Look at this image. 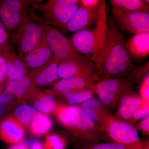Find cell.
<instances>
[{"instance_id":"6da1fadb","label":"cell","mask_w":149,"mask_h":149,"mask_svg":"<svg viewBox=\"0 0 149 149\" xmlns=\"http://www.w3.org/2000/svg\"><path fill=\"white\" fill-rule=\"evenodd\" d=\"M108 31L100 49L93 59L99 78H120L133 69L125 47V39L113 18H108Z\"/></svg>"},{"instance_id":"7a4b0ae2","label":"cell","mask_w":149,"mask_h":149,"mask_svg":"<svg viewBox=\"0 0 149 149\" xmlns=\"http://www.w3.org/2000/svg\"><path fill=\"white\" fill-rule=\"evenodd\" d=\"M108 31L105 1L102 0L95 27L74 32L68 39L77 52L83 55L91 56L93 59L101 47Z\"/></svg>"},{"instance_id":"3957f363","label":"cell","mask_w":149,"mask_h":149,"mask_svg":"<svg viewBox=\"0 0 149 149\" xmlns=\"http://www.w3.org/2000/svg\"><path fill=\"white\" fill-rule=\"evenodd\" d=\"M34 1L35 15L31 18L63 32L67 22L80 6L79 0H49L37 3Z\"/></svg>"},{"instance_id":"277c9868","label":"cell","mask_w":149,"mask_h":149,"mask_svg":"<svg viewBox=\"0 0 149 149\" xmlns=\"http://www.w3.org/2000/svg\"><path fill=\"white\" fill-rule=\"evenodd\" d=\"M68 112L72 124L69 132L76 141L95 143L108 139L107 133L96 125L78 105L69 106Z\"/></svg>"},{"instance_id":"5b68a950","label":"cell","mask_w":149,"mask_h":149,"mask_svg":"<svg viewBox=\"0 0 149 149\" xmlns=\"http://www.w3.org/2000/svg\"><path fill=\"white\" fill-rule=\"evenodd\" d=\"M135 83L127 77L102 78L96 84L99 100L109 110L116 108L120 98L133 90Z\"/></svg>"},{"instance_id":"8992f818","label":"cell","mask_w":149,"mask_h":149,"mask_svg":"<svg viewBox=\"0 0 149 149\" xmlns=\"http://www.w3.org/2000/svg\"><path fill=\"white\" fill-rule=\"evenodd\" d=\"M45 24L27 16L14 35L19 58L24 57L40 43L45 37Z\"/></svg>"},{"instance_id":"52a82bcc","label":"cell","mask_w":149,"mask_h":149,"mask_svg":"<svg viewBox=\"0 0 149 149\" xmlns=\"http://www.w3.org/2000/svg\"><path fill=\"white\" fill-rule=\"evenodd\" d=\"M58 74L61 79L80 77L96 83L99 80L95 63L90 56L81 55L74 59L61 62Z\"/></svg>"},{"instance_id":"ba28073f","label":"cell","mask_w":149,"mask_h":149,"mask_svg":"<svg viewBox=\"0 0 149 149\" xmlns=\"http://www.w3.org/2000/svg\"><path fill=\"white\" fill-rule=\"evenodd\" d=\"M106 133L112 142L122 145L126 149H143L138 131L130 123L114 117L107 125Z\"/></svg>"},{"instance_id":"9c48e42d","label":"cell","mask_w":149,"mask_h":149,"mask_svg":"<svg viewBox=\"0 0 149 149\" xmlns=\"http://www.w3.org/2000/svg\"><path fill=\"white\" fill-rule=\"evenodd\" d=\"M34 1H0V21L8 32H14L21 27L28 15L27 10Z\"/></svg>"},{"instance_id":"30bf717a","label":"cell","mask_w":149,"mask_h":149,"mask_svg":"<svg viewBox=\"0 0 149 149\" xmlns=\"http://www.w3.org/2000/svg\"><path fill=\"white\" fill-rule=\"evenodd\" d=\"M45 27L46 42L60 62L74 59L82 55L74 50L69 39L62 32L47 24H45Z\"/></svg>"},{"instance_id":"8fae6325","label":"cell","mask_w":149,"mask_h":149,"mask_svg":"<svg viewBox=\"0 0 149 149\" xmlns=\"http://www.w3.org/2000/svg\"><path fill=\"white\" fill-rule=\"evenodd\" d=\"M111 13L120 29L134 35L149 33V13L111 10Z\"/></svg>"},{"instance_id":"7c38bea8","label":"cell","mask_w":149,"mask_h":149,"mask_svg":"<svg viewBox=\"0 0 149 149\" xmlns=\"http://www.w3.org/2000/svg\"><path fill=\"white\" fill-rule=\"evenodd\" d=\"M40 90L33 83L31 70L18 79L8 82L4 92L11 95L14 99L25 100L32 99Z\"/></svg>"},{"instance_id":"4fadbf2b","label":"cell","mask_w":149,"mask_h":149,"mask_svg":"<svg viewBox=\"0 0 149 149\" xmlns=\"http://www.w3.org/2000/svg\"><path fill=\"white\" fill-rule=\"evenodd\" d=\"M78 105L103 131L114 117L99 99L93 97Z\"/></svg>"},{"instance_id":"5bb4252c","label":"cell","mask_w":149,"mask_h":149,"mask_svg":"<svg viewBox=\"0 0 149 149\" xmlns=\"http://www.w3.org/2000/svg\"><path fill=\"white\" fill-rule=\"evenodd\" d=\"M24 135V126L13 115L6 116L0 121V139L5 143H19Z\"/></svg>"},{"instance_id":"9a60e30c","label":"cell","mask_w":149,"mask_h":149,"mask_svg":"<svg viewBox=\"0 0 149 149\" xmlns=\"http://www.w3.org/2000/svg\"><path fill=\"white\" fill-rule=\"evenodd\" d=\"M98 10H88L79 6L67 22L63 33H74L87 29L95 22Z\"/></svg>"},{"instance_id":"2e32d148","label":"cell","mask_w":149,"mask_h":149,"mask_svg":"<svg viewBox=\"0 0 149 149\" xmlns=\"http://www.w3.org/2000/svg\"><path fill=\"white\" fill-rule=\"evenodd\" d=\"M125 47L130 59L144 60L149 54V33L134 34L125 41Z\"/></svg>"},{"instance_id":"e0dca14e","label":"cell","mask_w":149,"mask_h":149,"mask_svg":"<svg viewBox=\"0 0 149 149\" xmlns=\"http://www.w3.org/2000/svg\"><path fill=\"white\" fill-rule=\"evenodd\" d=\"M60 61L54 56L49 61L37 69H31L33 83L35 86L52 85L59 79L58 67Z\"/></svg>"},{"instance_id":"ac0fdd59","label":"cell","mask_w":149,"mask_h":149,"mask_svg":"<svg viewBox=\"0 0 149 149\" xmlns=\"http://www.w3.org/2000/svg\"><path fill=\"white\" fill-rule=\"evenodd\" d=\"M143 99L133 90L124 94L120 98L116 112L118 120L129 122L134 112L142 103Z\"/></svg>"},{"instance_id":"d6986e66","label":"cell","mask_w":149,"mask_h":149,"mask_svg":"<svg viewBox=\"0 0 149 149\" xmlns=\"http://www.w3.org/2000/svg\"><path fill=\"white\" fill-rule=\"evenodd\" d=\"M54 56L44 37L40 43L25 56L23 62L27 68L37 69L45 64Z\"/></svg>"},{"instance_id":"ffe728a7","label":"cell","mask_w":149,"mask_h":149,"mask_svg":"<svg viewBox=\"0 0 149 149\" xmlns=\"http://www.w3.org/2000/svg\"><path fill=\"white\" fill-rule=\"evenodd\" d=\"M0 52L5 60L8 82L11 80L18 79L28 72V68L25 63L19 58L10 45H9L0 50Z\"/></svg>"},{"instance_id":"44dd1931","label":"cell","mask_w":149,"mask_h":149,"mask_svg":"<svg viewBox=\"0 0 149 149\" xmlns=\"http://www.w3.org/2000/svg\"><path fill=\"white\" fill-rule=\"evenodd\" d=\"M96 82L80 77L61 79L52 84L53 91L58 93H68L90 89L95 86Z\"/></svg>"},{"instance_id":"7402d4cb","label":"cell","mask_w":149,"mask_h":149,"mask_svg":"<svg viewBox=\"0 0 149 149\" xmlns=\"http://www.w3.org/2000/svg\"><path fill=\"white\" fill-rule=\"evenodd\" d=\"M30 100L35 109L43 113L54 114L56 107V102L51 91L42 92L40 91Z\"/></svg>"},{"instance_id":"603a6c76","label":"cell","mask_w":149,"mask_h":149,"mask_svg":"<svg viewBox=\"0 0 149 149\" xmlns=\"http://www.w3.org/2000/svg\"><path fill=\"white\" fill-rule=\"evenodd\" d=\"M54 96H59L66 101L68 106L78 105L82 103L97 95L96 85L93 88L82 91L65 93H58L51 91Z\"/></svg>"},{"instance_id":"cb8c5ba5","label":"cell","mask_w":149,"mask_h":149,"mask_svg":"<svg viewBox=\"0 0 149 149\" xmlns=\"http://www.w3.org/2000/svg\"><path fill=\"white\" fill-rule=\"evenodd\" d=\"M111 10L149 13V5L143 0H111Z\"/></svg>"},{"instance_id":"d4e9b609","label":"cell","mask_w":149,"mask_h":149,"mask_svg":"<svg viewBox=\"0 0 149 149\" xmlns=\"http://www.w3.org/2000/svg\"><path fill=\"white\" fill-rule=\"evenodd\" d=\"M52 125V121L49 117L42 113L37 112L28 127L32 135L41 137L48 133Z\"/></svg>"},{"instance_id":"484cf974","label":"cell","mask_w":149,"mask_h":149,"mask_svg":"<svg viewBox=\"0 0 149 149\" xmlns=\"http://www.w3.org/2000/svg\"><path fill=\"white\" fill-rule=\"evenodd\" d=\"M37 112L33 107L24 104L17 108L14 116L24 127H29Z\"/></svg>"},{"instance_id":"4316f807","label":"cell","mask_w":149,"mask_h":149,"mask_svg":"<svg viewBox=\"0 0 149 149\" xmlns=\"http://www.w3.org/2000/svg\"><path fill=\"white\" fill-rule=\"evenodd\" d=\"M76 142L75 149H126L122 145L113 142Z\"/></svg>"},{"instance_id":"83f0119b","label":"cell","mask_w":149,"mask_h":149,"mask_svg":"<svg viewBox=\"0 0 149 149\" xmlns=\"http://www.w3.org/2000/svg\"><path fill=\"white\" fill-rule=\"evenodd\" d=\"M68 107L69 106L66 104L56 102V107L54 114L61 124L70 131L72 124L68 116Z\"/></svg>"},{"instance_id":"f1b7e54d","label":"cell","mask_w":149,"mask_h":149,"mask_svg":"<svg viewBox=\"0 0 149 149\" xmlns=\"http://www.w3.org/2000/svg\"><path fill=\"white\" fill-rule=\"evenodd\" d=\"M45 146L46 149H65L66 142L60 135L50 134L46 136Z\"/></svg>"},{"instance_id":"f546056e","label":"cell","mask_w":149,"mask_h":149,"mask_svg":"<svg viewBox=\"0 0 149 149\" xmlns=\"http://www.w3.org/2000/svg\"><path fill=\"white\" fill-rule=\"evenodd\" d=\"M149 101L143 100L140 106L136 109L129 120V123L136 122L149 116Z\"/></svg>"},{"instance_id":"4dcf8cb0","label":"cell","mask_w":149,"mask_h":149,"mask_svg":"<svg viewBox=\"0 0 149 149\" xmlns=\"http://www.w3.org/2000/svg\"><path fill=\"white\" fill-rule=\"evenodd\" d=\"M14 98L11 95L3 92L0 95V116L9 110L14 104Z\"/></svg>"},{"instance_id":"1f68e13d","label":"cell","mask_w":149,"mask_h":149,"mask_svg":"<svg viewBox=\"0 0 149 149\" xmlns=\"http://www.w3.org/2000/svg\"><path fill=\"white\" fill-rule=\"evenodd\" d=\"M140 96L146 100H149V72L144 76L143 80L140 83Z\"/></svg>"},{"instance_id":"d6a6232c","label":"cell","mask_w":149,"mask_h":149,"mask_svg":"<svg viewBox=\"0 0 149 149\" xmlns=\"http://www.w3.org/2000/svg\"><path fill=\"white\" fill-rule=\"evenodd\" d=\"M8 82V72L5 59L0 56V86L6 87Z\"/></svg>"},{"instance_id":"836d02e7","label":"cell","mask_w":149,"mask_h":149,"mask_svg":"<svg viewBox=\"0 0 149 149\" xmlns=\"http://www.w3.org/2000/svg\"><path fill=\"white\" fill-rule=\"evenodd\" d=\"M102 0H80V6L90 11H94L98 9Z\"/></svg>"},{"instance_id":"e575fe53","label":"cell","mask_w":149,"mask_h":149,"mask_svg":"<svg viewBox=\"0 0 149 149\" xmlns=\"http://www.w3.org/2000/svg\"><path fill=\"white\" fill-rule=\"evenodd\" d=\"M8 32L0 21V50L8 45Z\"/></svg>"},{"instance_id":"d590c367","label":"cell","mask_w":149,"mask_h":149,"mask_svg":"<svg viewBox=\"0 0 149 149\" xmlns=\"http://www.w3.org/2000/svg\"><path fill=\"white\" fill-rule=\"evenodd\" d=\"M135 127L138 131L140 130L144 135H149V116L142 119Z\"/></svg>"},{"instance_id":"8d00e7d4","label":"cell","mask_w":149,"mask_h":149,"mask_svg":"<svg viewBox=\"0 0 149 149\" xmlns=\"http://www.w3.org/2000/svg\"><path fill=\"white\" fill-rule=\"evenodd\" d=\"M29 146L28 141H21L12 145L8 149H29Z\"/></svg>"},{"instance_id":"74e56055","label":"cell","mask_w":149,"mask_h":149,"mask_svg":"<svg viewBox=\"0 0 149 149\" xmlns=\"http://www.w3.org/2000/svg\"><path fill=\"white\" fill-rule=\"evenodd\" d=\"M28 141L30 145V149H46L45 145L40 141L29 140Z\"/></svg>"},{"instance_id":"f35d334b","label":"cell","mask_w":149,"mask_h":149,"mask_svg":"<svg viewBox=\"0 0 149 149\" xmlns=\"http://www.w3.org/2000/svg\"><path fill=\"white\" fill-rule=\"evenodd\" d=\"M5 87H2V86H0V95L2 94L4 91L5 89Z\"/></svg>"},{"instance_id":"ab89813d","label":"cell","mask_w":149,"mask_h":149,"mask_svg":"<svg viewBox=\"0 0 149 149\" xmlns=\"http://www.w3.org/2000/svg\"><path fill=\"white\" fill-rule=\"evenodd\" d=\"M1 52H0V56L1 55Z\"/></svg>"}]
</instances>
